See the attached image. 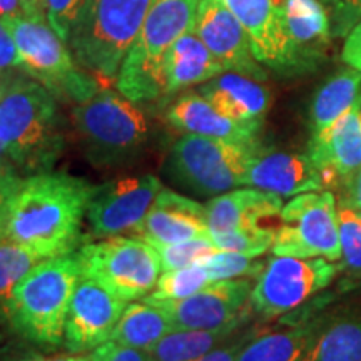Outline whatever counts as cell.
Masks as SVG:
<instances>
[{"instance_id": "6da1fadb", "label": "cell", "mask_w": 361, "mask_h": 361, "mask_svg": "<svg viewBox=\"0 0 361 361\" xmlns=\"http://www.w3.org/2000/svg\"><path fill=\"white\" fill-rule=\"evenodd\" d=\"M92 192V184L56 171L22 179L0 218V241L44 259L74 252Z\"/></svg>"}, {"instance_id": "7a4b0ae2", "label": "cell", "mask_w": 361, "mask_h": 361, "mask_svg": "<svg viewBox=\"0 0 361 361\" xmlns=\"http://www.w3.org/2000/svg\"><path fill=\"white\" fill-rule=\"evenodd\" d=\"M0 144L17 168L52 171L64 154V119L57 99L37 80L22 74L0 96Z\"/></svg>"}, {"instance_id": "3957f363", "label": "cell", "mask_w": 361, "mask_h": 361, "mask_svg": "<svg viewBox=\"0 0 361 361\" xmlns=\"http://www.w3.org/2000/svg\"><path fill=\"white\" fill-rule=\"evenodd\" d=\"M80 274L75 251L39 261L13 290L7 319L22 336L37 345H62L67 311Z\"/></svg>"}, {"instance_id": "277c9868", "label": "cell", "mask_w": 361, "mask_h": 361, "mask_svg": "<svg viewBox=\"0 0 361 361\" xmlns=\"http://www.w3.org/2000/svg\"><path fill=\"white\" fill-rule=\"evenodd\" d=\"M151 4L152 0H84L67 42L78 64L97 78L116 80Z\"/></svg>"}, {"instance_id": "5b68a950", "label": "cell", "mask_w": 361, "mask_h": 361, "mask_svg": "<svg viewBox=\"0 0 361 361\" xmlns=\"http://www.w3.org/2000/svg\"><path fill=\"white\" fill-rule=\"evenodd\" d=\"M200 0H152L141 32L126 56L116 84L135 104L162 101V64L180 35L194 29Z\"/></svg>"}, {"instance_id": "8992f818", "label": "cell", "mask_w": 361, "mask_h": 361, "mask_svg": "<svg viewBox=\"0 0 361 361\" xmlns=\"http://www.w3.org/2000/svg\"><path fill=\"white\" fill-rule=\"evenodd\" d=\"M72 123L85 157L97 168L133 161L149 141L147 117L119 90L99 89L85 102L75 104Z\"/></svg>"}, {"instance_id": "52a82bcc", "label": "cell", "mask_w": 361, "mask_h": 361, "mask_svg": "<svg viewBox=\"0 0 361 361\" xmlns=\"http://www.w3.org/2000/svg\"><path fill=\"white\" fill-rule=\"evenodd\" d=\"M4 24L16 40L22 71L42 84L57 101L75 106L101 89L94 74L78 64L69 44L54 32L47 19L17 16Z\"/></svg>"}, {"instance_id": "ba28073f", "label": "cell", "mask_w": 361, "mask_h": 361, "mask_svg": "<svg viewBox=\"0 0 361 361\" xmlns=\"http://www.w3.org/2000/svg\"><path fill=\"white\" fill-rule=\"evenodd\" d=\"M261 142H234L186 134L168 157L169 178L197 196H219L245 186V176Z\"/></svg>"}, {"instance_id": "9c48e42d", "label": "cell", "mask_w": 361, "mask_h": 361, "mask_svg": "<svg viewBox=\"0 0 361 361\" xmlns=\"http://www.w3.org/2000/svg\"><path fill=\"white\" fill-rule=\"evenodd\" d=\"M84 276L123 301L146 298L156 288L162 271L159 252L146 239L104 238L78 251Z\"/></svg>"}, {"instance_id": "30bf717a", "label": "cell", "mask_w": 361, "mask_h": 361, "mask_svg": "<svg viewBox=\"0 0 361 361\" xmlns=\"http://www.w3.org/2000/svg\"><path fill=\"white\" fill-rule=\"evenodd\" d=\"M273 255L341 259L338 202L329 189L298 194L279 213Z\"/></svg>"}, {"instance_id": "8fae6325", "label": "cell", "mask_w": 361, "mask_h": 361, "mask_svg": "<svg viewBox=\"0 0 361 361\" xmlns=\"http://www.w3.org/2000/svg\"><path fill=\"white\" fill-rule=\"evenodd\" d=\"M338 269L333 261L324 258L274 255L266 261L264 269L252 286L251 310L264 322L276 319L328 288Z\"/></svg>"}, {"instance_id": "7c38bea8", "label": "cell", "mask_w": 361, "mask_h": 361, "mask_svg": "<svg viewBox=\"0 0 361 361\" xmlns=\"http://www.w3.org/2000/svg\"><path fill=\"white\" fill-rule=\"evenodd\" d=\"M162 189V183L152 174L117 179L102 186H94L85 216L94 236L104 239L121 236L124 233L137 234L152 202Z\"/></svg>"}, {"instance_id": "4fadbf2b", "label": "cell", "mask_w": 361, "mask_h": 361, "mask_svg": "<svg viewBox=\"0 0 361 361\" xmlns=\"http://www.w3.org/2000/svg\"><path fill=\"white\" fill-rule=\"evenodd\" d=\"M252 284L247 278L214 281L178 301H146L168 314L174 329H213L251 314Z\"/></svg>"}, {"instance_id": "5bb4252c", "label": "cell", "mask_w": 361, "mask_h": 361, "mask_svg": "<svg viewBox=\"0 0 361 361\" xmlns=\"http://www.w3.org/2000/svg\"><path fill=\"white\" fill-rule=\"evenodd\" d=\"M250 35L255 57L284 75L303 74L288 37L281 0H218Z\"/></svg>"}, {"instance_id": "9a60e30c", "label": "cell", "mask_w": 361, "mask_h": 361, "mask_svg": "<svg viewBox=\"0 0 361 361\" xmlns=\"http://www.w3.org/2000/svg\"><path fill=\"white\" fill-rule=\"evenodd\" d=\"M126 310V301L80 274L66 318L64 346L72 353L96 350L109 341Z\"/></svg>"}, {"instance_id": "2e32d148", "label": "cell", "mask_w": 361, "mask_h": 361, "mask_svg": "<svg viewBox=\"0 0 361 361\" xmlns=\"http://www.w3.org/2000/svg\"><path fill=\"white\" fill-rule=\"evenodd\" d=\"M194 30L226 71L266 80L264 66L255 57L245 27L218 0H200Z\"/></svg>"}, {"instance_id": "e0dca14e", "label": "cell", "mask_w": 361, "mask_h": 361, "mask_svg": "<svg viewBox=\"0 0 361 361\" xmlns=\"http://www.w3.org/2000/svg\"><path fill=\"white\" fill-rule=\"evenodd\" d=\"M245 186L261 189L281 197L324 191L326 179L308 152H286L261 149L252 157L245 176Z\"/></svg>"}, {"instance_id": "ac0fdd59", "label": "cell", "mask_w": 361, "mask_h": 361, "mask_svg": "<svg viewBox=\"0 0 361 361\" xmlns=\"http://www.w3.org/2000/svg\"><path fill=\"white\" fill-rule=\"evenodd\" d=\"M306 152L322 169L326 188L341 189L361 168V101L329 128L311 135Z\"/></svg>"}, {"instance_id": "d6986e66", "label": "cell", "mask_w": 361, "mask_h": 361, "mask_svg": "<svg viewBox=\"0 0 361 361\" xmlns=\"http://www.w3.org/2000/svg\"><path fill=\"white\" fill-rule=\"evenodd\" d=\"M137 234L152 246L209 236L206 206L164 188L152 202Z\"/></svg>"}, {"instance_id": "ffe728a7", "label": "cell", "mask_w": 361, "mask_h": 361, "mask_svg": "<svg viewBox=\"0 0 361 361\" xmlns=\"http://www.w3.org/2000/svg\"><path fill=\"white\" fill-rule=\"evenodd\" d=\"M166 119L174 129L184 134L204 135L234 142L259 141L263 123H239L229 119L202 97L200 92H188L179 96L168 106Z\"/></svg>"}, {"instance_id": "44dd1931", "label": "cell", "mask_w": 361, "mask_h": 361, "mask_svg": "<svg viewBox=\"0 0 361 361\" xmlns=\"http://www.w3.org/2000/svg\"><path fill=\"white\" fill-rule=\"evenodd\" d=\"M281 209V196L250 186L236 188L207 202V228L209 234L261 228L263 221L279 216Z\"/></svg>"}, {"instance_id": "7402d4cb", "label": "cell", "mask_w": 361, "mask_h": 361, "mask_svg": "<svg viewBox=\"0 0 361 361\" xmlns=\"http://www.w3.org/2000/svg\"><path fill=\"white\" fill-rule=\"evenodd\" d=\"M288 37L301 72L313 71L322 62L331 40V22L322 0H281Z\"/></svg>"}, {"instance_id": "603a6c76", "label": "cell", "mask_w": 361, "mask_h": 361, "mask_svg": "<svg viewBox=\"0 0 361 361\" xmlns=\"http://www.w3.org/2000/svg\"><path fill=\"white\" fill-rule=\"evenodd\" d=\"M224 71L223 64L211 54L196 30H188L176 40L164 57L162 101H169L191 85L204 84Z\"/></svg>"}, {"instance_id": "cb8c5ba5", "label": "cell", "mask_w": 361, "mask_h": 361, "mask_svg": "<svg viewBox=\"0 0 361 361\" xmlns=\"http://www.w3.org/2000/svg\"><path fill=\"white\" fill-rule=\"evenodd\" d=\"M221 114L239 123H263L269 109L271 94L261 80L224 71L197 89Z\"/></svg>"}, {"instance_id": "d4e9b609", "label": "cell", "mask_w": 361, "mask_h": 361, "mask_svg": "<svg viewBox=\"0 0 361 361\" xmlns=\"http://www.w3.org/2000/svg\"><path fill=\"white\" fill-rule=\"evenodd\" d=\"M300 361H361V314L316 323Z\"/></svg>"}, {"instance_id": "484cf974", "label": "cell", "mask_w": 361, "mask_h": 361, "mask_svg": "<svg viewBox=\"0 0 361 361\" xmlns=\"http://www.w3.org/2000/svg\"><path fill=\"white\" fill-rule=\"evenodd\" d=\"M250 316L213 329H174L152 346L149 355L152 361H194L236 335Z\"/></svg>"}, {"instance_id": "4316f807", "label": "cell", "mask_w": 361, "mask_h": 361, "mask_svg": "<svg viewBox=\"0 0 361 361\" xmlns=\"http://www.w3.org/2000/svg\"><path fill=\"white\" fill-rule=\"evenodd\" d=\"M361 101V71L343 69L329 78L314 94L310 107L311 135L329 128Z\"/></svg>"}, {"instance_id": "83f0119b", "label": "cell", "mask_w": 361, "mask_h": 361, "mask_svg": "<svg viewBox=\"0 0 361 361\" xmlns=\"http://www.w3.org/2000/svg\"><path fill=\"white\" fill-rule=\"evenodd\" d=\"M316 323L303 322L252 336L239 351L236 361H300Z\"/></svg>"}, {"instance_id": "f1b7e54d", "label": "cell", "mask_w": 361, "mask_h": 361, "mask_svg": "<svg viewBox=\"0 0 361 361\" xmlns=\"http://www.w3.org/2000/svg\"><path fill=\"white\" fill-rule=\"evenodd\" d=\"M171 331H174V328L168 314L159 306L144 301L126 306L111 340L130 348L149 351Z\"/></svg>"}, {"instance_id": "f546056e", "label": "cell", "mask_w": 361, "mask_h": 361, "mask_svg": "<svg viewBox=\"0 0 361 361\" xmlns=\"http://www.w3.org/2000/svg\"><path fill=\"white\" fill-rule=\"evenodd\" d=\"M42 259L29 247L0 241V319H7L8 301L17 284Z\"/></svg>"}, {"instance_id": "4dcf8cb0", "label": "cell", "mask_w": 361, "mask_h": 361, "mask_svg": "<svg viewBox=\"0 0 361 361\" xmlns=\"http://www.w3.org/2000/svg\"><path fill=\"white\" fill-rule=\"evenodd\" d=\"M209 273L204 264L196 263L174 271H164V274L157 279L152 293L144 298V301H178L196 295L207 284H211Z\"/></svg>"}, {"instance_id": "1f68e13d", "label": "cell", "mask_w": 361, "mask_h": 361, "mask_svg": "<svg viewBox=\"0 0 361 361\" xmlns=\"http://www.w3.org/2000/svg\"><path fill=\"white\" fill-rule=\"evenodd\" d=\"M258 256H247L233 251H216L207 258L201 259L204 268L209 273L211 281H223V279L238 278H258L266 263L256 259Z\"/></svg>"}, {"instance_id": "d6a6232c", "label": "cell", "mask_w": 361, "mask_h": 361, "mask_svg": "<svg viewBox=\"0 0 361 361\" xmlns=\"http://www.w3.org/2000/svg\"><path fill=\"white\" fill-rule=\"evenodd\" d=\"M274 236H276V229L268 228V226L209 234L211 241L219 251L241 252L247 256H263L273 247Z\"/></svg>"}, {"instance_id": "836d02e7", "label": "cell", "mask_w": 361, "mask_h": 361, "mask_svg": "<svg viewBox=\"0 0 361 361\" xmlns=\"http://www.w3.org/2000/svg\"><path fill=\"white\" fill-rule=\"evenodd\" d=\"M338 228L343 268L361 276V218L351 207L338 202Z\"/></svg>"}, {"instance_id": "e575fe53", "label": "cell", "mask_w": 361, "mask_h": 361, "mask_svg": "<svg viewBox=\"0 0 361 361\" xmlns=\"http://www.w3.org/2000/svg\"><path fill=\"white\" fill-rule=\"evenodd\" d=\"M159 252L162 271H174L200 263L201 259L218 251L209 236L188 239V241L174 243V245L154 246Z\"/></svg>"}, {"instance_id": "d590c367", "label": "cell", "mask_w": 361, "mask_h": 361, "mask_svg": "<svg viewBox=\"0 0 361 361\" xmlns=\"http://www.w3.org/2000/svg\"><path fill=\"white\" fill-rule=\"evenodd\" d=\"M329 11L331 32L335 37H346L361 20V0H322Z\"/></svg>"}, {"instance_id": "8d00e7d4", "label": "cell", "mask_w": 361, "mask_h": 361, "mask_svg": "<svg viewBox=\"0 0 361 361\" xmlns=\"http://www.w3.org/2000/svg\"><path fill=\"white\" fill-rule=\"evenodd\" d=\"M82 4L84 0H47V22L64 42H69L72 25Z\"/></svg>"}, {"instance_id": "74e56055", "label": "cell", "mask_w": 361, "mask_h": 361, "mask_svg": "<svg viewBox=\"0 0 361 361\" xmlns=\"http://www.w3.org/2000/svg\"><path fill=\"white\" fill-rule=\"evenodd\" d=\"M22 74H25V72L22 71L16 40H13L7 25L4 24V20L0 19V84L8 85Z\"/></svg>"}, {"instance_id": "f35d334b", "label": "cell", "mask_w": 361, "mask_h": 361, "mask_svg": "<svg viewBox=\"0 0 361 361\" xmlns=\"http://www.w3.org/2000/svg\"><path fill=\"white\" fill-rule=\"evenodd\" d=\"M90 361H152L149 351L130 348L116 341H106L92 350Z\"/></svg>"}, {"instance_id": "ab89813d", "label": "cell", "mask_w": 361, "mask_h": 361, "mask_svg": "<svg viewBox=\"0 0 361 361\" xmlns=\"http://www.w3.org/2000/svg\"><path fill=\"white\" fill-rule=\"evenodd\" d=\"M252 333H245V335H239L236 338H229L228 341H224L223 345L214 348L209 353L201 356V358L194 360V361H236L239 351L243 350V346L246 345L247 341L251 340Z\"/></svg>"}, {"instance_id": "60d3db41", "label": "cell", "mask_w": 361, "mask_h": 361, "mask_svg": "<svg viewBox=\"0 0 361 361\" xmlns=\"http://www.w3.org/2000/svg\"><path fill=\"white\" fill-rule=\"evenodd\" d=\"M20 176L17 174L16 166L12 162L0 166V218H2L7 202L11 200V196L17 189V186L20 184Z\"/></svg>"}, {"instance_id": "b9f144b4", "label": "cell", "mask_w": 361, "mask_h": 361, "mask_svg": "<svg viewBox=\"0 0 361 361\" xmlns=\"http://www.w3.org/2000/svg\"><path fill=\"white\" fill-rule=\"evenodd\" d=\"M341 57L345 64L353 67V69L361 71V20L346 35Z\"/></svg>"}, {"instance_id": "7bdbcfd3", "label": "cell", "mask_w": 361, "mask_h": 361, "mask_svg": "<svg viewBox=\"0 0 361 361\" xmlns=\"http://www.w3.org/2000/svg\"><path fill=\"white\" fill-rule=\"evenodd\" d=\"M340 204H345L351 209H361V168L343 184L340 194Z\"/></svg>"}, {"instance_id": "ee69618b", "label": "cell", "mask_w": 361, "mask_h": 361, "mask_svg": "<svg viewBox=\"0 0 361 361\" xmlns=\"http://www.w3.org/2000/svg\"><path fill=\"white\" fill-rule=\"evenodd\" d=\"M22 16L47 19V0H19Z\"/></svg>"}, {"instance_id": "f6af8a7d", "label": "cell", "mask_w": 361, "mask_h": 361, "mask_svg": "<svg viewBox=\"0 0 361 361\" xmlns=\"http://www.w3.org/2000/svg\"><path fill=\"white\" fill-rule=\"evenodd\" d=\"M22 16L19 0H0V19H12V17Z\"/></svg>"}, {"instance_id": "bcb514c9", "label": "cell", "mask_w": 361, "mask_h": 361, "mask_svg": "<svg viewBox=\"0 0 361 361\" xmlns=\"http://www.w3.org/2000/svg\"><path fill=\"white\" fill-rule=\"evenodd\" d=\"M44 361H90V356H85V355H64V356H56V358H51V360H44Z\"/></svg>"}, {"instance_id": "7dc6e473", "label": "cell", "mask_w": 361, "mask_h": 361, "mask_svg": "<svg viewBox=\"0 0 361 361\" xmlns=\"http://www.w3.org/2000/svg\"><path fill=\"white\" fill-rule=\"evenodd\" d=\"M7 162H12V161L8 159V156H7L6 149H4L2 144H0V166H2V164H7ZM12 164H13V162H12Z\"/></svg>"}, {"instance_id": "c3c4849f", "label": "cell", "mask_w": 361, "mask_h": 361, "mask_svg": "<svg viewBox=\"0 0 361 361\" xmlns=\"http://www.w3.org/2000/svg\"><path fill=\"white\" fill-rule=\"evenodd\" d=\"M13 361H44V358L39 355H29V356H24V358L13 360Z\"/></svg>"}, {"instance_id": "681fc988", "label": "cell", "mask_w": 361, "mask_h": 361, "mask_svg": "<svg viewBox=\"0 0 361 361\" xmlns=\"http://www.w3.org/2000/svg\"><path fill=\"white\" fill-rule=\"evenodd\" d=\"M6 87H7V85L0 84V96H2V92H4V90H6Z\"/></svg>"}, {"instance_id": "f907efd6", "label": "cell", "mask_w": 361, "mask_h": 361, "mask_svg": "<svg viewBox=\"0 0 361 361\" xmlns=\"http://www.w3.org/2000/svg\"><path fill=\"white\" fill-rule=\"evenodd\" d=\"M356 213H358V216H360V218H361V209H358V211H356Z\"/></svg>"}]
</instances>
